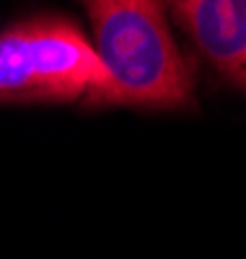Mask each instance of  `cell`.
<instances>
[{
	"label": "cell",
	"mask_w": 246,
	"mask_h": 259,
	"mask_svg": "<svg viewBox=\"0 0 246 259\" xmlns=\"http://www.w3.org/2000/svg\"><path fill=\"white\" fill-rule=\"evenodd\" d=\"M94 29V50L106 70L88 106L189 109L194 75L179 52L166 0H80Z\"/></svg>",
	"instance_id": "cell-1"
},
{
	"label": "cell",
	"mask_w": 246,
	"mask_h": 259,
	"mask_svg": "<svg viewBox=\"0 0 246 259\" xmlns=\"http://www.w3.org/2000/svg\"><path fill=\"white\" fill-rule=\"evenodd\" d=\"M104 80L94 45L68 18L36 16L0 34V101H75Z\"/></svg>",
	"instance_id": "cell-2"
},
{
	"label": "cell",
	"mask_w": 246,
	"mask_h": 259,
	"mask_svg": "<svg viewBox=\"0 0 246 259\" xmlns=\"http://www.w3.org/2000/svg\"><path fill=\"white\" fill-rule=\"evenodd\" d=\"M171 8L205 60L246 91V0H171Z\"/></svg>",
	"instance_id": "cell-3"
}]
</instances>
